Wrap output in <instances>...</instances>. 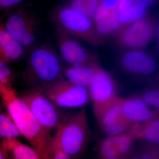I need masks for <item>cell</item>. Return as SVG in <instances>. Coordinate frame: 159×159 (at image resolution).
I'll return each instance as SVG.
<instances>
[{"label":"cell","instance_id":"1","mask_svg":"<svg viewBox=\"0 0 159 159\" xmlns=\"http://www.w3.org/2000/svg\"><path fill=\"white\" fill-rule=\"evenodd\" d=\"M2 102L22 135L38 154L40 159H51L54 135L43 127L11 86L0 84Z\"/></svg>","mask_w":159,"mask_h":159},{"label":"cell","instance_id":"2","mask_svg":"<svg viewBox=\"0 0 159 159\" xmlns=\"http://www.w3.org/2000/svg\"><path fill=\"white\" fill-rule=\"evenodd\" d=\"M61 60L51 47L42 45L31 49L23 81L27 89L43 93L54 83L63 77Z\"/></svg>","mask_w":159,"mask_h":159},{"label":"cell","instance_id":"3","mask_svg":"<svg viewBox=\"0 0 159 159\" xmlns=\"http://www.w3.org/2000/svg\"><path fill=\"white\" fill-rule=\"evenodd\" d=\"M51 20L55 29L71 37L82 40L94 47L102 46L104 43L103 39L97 33L93 20L66 4L54 9Z\"/></svg>","mask_w":159,"mask_h":159},{"label":"cell","instance_id":"4","mask_svg":"<svg viewBox=\"0 0 159 159\" xmlns=\"http://www.w3.org/2000/svg\"><path fill=\"white\" fill-rule=\"evenodd\" d=\"M61 144L71 159L77 158L84 154L89 139L87 114L85 107L69 115L55 133Z\"/></svg>","mask_w":159,"mask_h":159},{"label":"cell","instance_id":"5","mask_svg":"<svg viewBox=\"0 0 159 159\" xmlns=\"http://www.w3.org/2000/svg\"><path fill=\"white\" fill-rule=\"evenodd\" d=\"M20 97L41 125L51 134L54 132L55 134L69 116L43 93L38 91L26 89Z\"/></svg>","mask_w":159,"mask_h":159},{"label":"cell","instance_id":"6","mask_svg":"<svg viewBox=\"0 0 159 159\" xmlns=\"http://www.w3.org/2000/svg\"><path fill=\"white\" fill-rule=\"evenodd\" d=\"M118 64L125 74L150 85L159 83L157 60L152 54L143 50L123 51L119 56Z\"/></svg>","mask_w":159,"mask_h":159},{"label":"cell","instance_id":"7","mask_svg":"<svg viewBox=\"0 0 159 159\" xmlns=\"http://www.w3.org/2000/svg\"><path fill=\"white\" fill-rule=\"evenodd\" d=\"M156 18L147 16L122 26L116 34V43L124 50H143L155 39Z\"/></svg>","mask_w":159,"mask_h":159},{"label":"cell","instance_id":"8","mask_svg":"<svg viewBox=\"0 0 159 159\" xmlns=\"http://www.w3.org/2000/svg\"><path fill=\"white\" fill-rule=\"evenodd\" d=\"M43 93L61 109L85 107L90 101L88 89L72 83L64 77Z\"/></svg>","mask_w":159,"mask_h":159},{"label":"cell","instance_id":"9","mask_svg":"<svg viewBox=\"0 0 159 159\" xmlns=\"http://www.w3.org/2000/svg\"><path fill=\"white\" fill-rule=\"evenodd\" d=\"M88 90L96 120L119 97L115 80L101 66L97 70Z\"/></svg>","mask_w":159,"mask_h":159},{"label":"cell","instance_id":"10","mask_svg":"<svg viewBox=\"0 0 159 159\" xmlns=\"http://www.w3.org/2000/svg\"><path fill=\"white\" fill-rule=\"evenodd\" d=\"M4 24L8 32L26 49L34 48L38 22L33 14L21 8L10 15Z\"/></svg>","mask_w":159,"mask_h":159},{"label":"cell","instance_id":"11","mask_svg":"<svg viewBox=\"0 0 159 159\" xmlns=\"http://www.w3.org/2000/svg\"><path fill=\"white\" fill-rule=\"evenodd\" d=\"M56 30L61 56L69 66L76 67L98 62L97 57L89 53L77 41L63 31Z\"/></svg>","mask_w":159,"mask_h":159},{"label":"cell","instance_id":"12","mask_svg":"<svg viewBox=\"0 0 159 159\" xmlns=\"http://www.w3.org/2000/svg\"><path fill=\"white\" fill-rule=\"evenodd\" d=\"M139 94L122 98L123 117L133 123H145L158 113L157 110L152 109Z\"/></svg>","mask_w":159,"mask_h":159},{"label":"cell","instance_id":"13","mask_svg":"<svg viewBox=\"0 0 159 159\" xmlns=\"http://www.w3.org/2000/svg\"><path fill=\"white\" fill-rule=\"evenodd\" d=\"M26 50L2 24L0 28V61L8 64L17 62L25 57Z\"/></svg>","mask_w":159,"mask_h":159},{"label":"cell","instance_id":"14","mask_svg":"<svg viewBox=\"0 0 159 159\" xmlns=\"http://www.w3.org/2000/svg\"><path fill=\"white\" fill-rule=\"evenodd\" d=\"M40 159L32 147L23 144L16 139H3L0 144V159Z\"/></svg>","mask_w":159,"mask_h":159},{"label":"cell","instance_id":"15","mask_svg":"<svg viewBox=\"0 0 159 159\" xmlns=\"http://www.w3.org/2000/svg\"><path fill=\"white\" fill-rule=\"evenodd\" d=\"M100 67L98 62L76 67L69 66L64 68L63 74L64 77L72 83L88 89Z\"/></svg>","mask_w":159,"mask_h":159},{"label":"cell","instance_id":"16","mask_svg":"<svg viewBox=\"0 0 159 159\" xmlns=\"http://www.w3.org/2000/svg\"><path fill=\"white\" fill-rule=\"evenodd\" d=\"M95 25L97 33L102 39L116 34L123 26L117 10L111 11L107 17L95 23Z\"/></svg>","mask_w":159,"mask_h":159},{"label":"cell","instance_id":"17","mask_svg":"<svg viewBox=\"0 0 159 159\" xmlns=\"http://www.w3.org/2000/svg\"><path fill=\"white\" fill-rule=\"evenodd\" d=\"M122 101V97H118L103 111L101 116L97 119V124L100 130L123 117Z\"/></svg>","mask_w":159,"mask_h":159},{"label":"cell","instance_id":"18","mask_svg":"<svg viewBox=\"0 0 159 159\" xmlns=\"http://www.w3.org/2000/svg\"><path fill=\"white\" fill-rule=\"evenodd\" d=\"M97 157L100 159H121L115 137H105L99 140L96 146Z\"/></svg>","mask_w":159,"mask_h":159},{"label":"cell","instance_id":"19","mask_svg":"<svg viewBox=\"0 0 159 159\" xmlns=\"http://www.w3.org/2000/svg\"><path fill=\"white\" fill-rule=\"evenodd\" d=\"M101 0H68L67 6L93 20Z\"/></svg>","mask_w":159,"mask_h":159},{"label":"cell","instance_id":"20","mask_svg":"<svg viewBox=\"0 0 159 159\" xmlns=\"http://www.w3.org/2000/svg\"><path fill=\"white\" fill-rule=\"evenodd\" d=\"M22 135L20 132L8 112L0 115V137L1 139H16Z\"/></svg>","mask_w":159,"mask_h":159},{"label":"cell","instance_id":"21","mask_svg":"<svg viewBox=\"0 0 159 159\" xmlns=\"http://www.w3.org/2000/svg\"><path fill=\"white\" fill-rule=\"evenodd\" d=\"M116 145L122 159H131L135 148L134 142L136 140L130 134L127 133L116 136Z\"/></svg>","mask_w":159,"mask_h":159},{"label":"cell","instance_id":"22","mask_svg":"<svg viewBox=\"0 0 159 159\" xmlns=\"http://www.w3.org/2000/svg\"><path fill=\"white\" fill-rule=\"evenodd\" d=\"M146 142L159 144V112L148 122L143 123L141 139Z\"/></svg>","mask_w":159,"mask_h":159},{"label":"cell","instance_id":"23","mask_svg":"<svg viewBox=\"0 0 159 159\" xmlns=\"http://www.w3.org/2000/svg\"><path fill=\"white\" fill-rule=\"evenodd\" d=\"M119 13L120 21L123 26L147 16L148 9L134 4L128 9Z\"/></svg>","mask_w":159,"mask_h":159},{"label":"cell","instance_id":"24","mask_svg":"<svg viewBox=\"0 0 159 159\" xmlns=\"http://www.w3.org/2000/svg\"><path fill=\"white\" fill-rule=\"evenodd\" d=\"M133 124L123 117L101 130L105 137L117 136L128 133Z\"/></svg>","mask_w":159,"mask_h":159},{"label":"cell","instance_id":"25","mask_svg":"<svg viewBox=\"0 0 159 159\" xmlns=\"http://www.w3.org/2000/svg\"><path fill=\"white\" fill-rule=\"evenodd\" d=\"M131 159H159V144L145 141L138 150L135 149Z\"/></svg>","mask_w":159,"mask_h":159},{"label":"cell","instance_id":"26","mask_svg":"<svg viewBox=\"0 0 159 159\" xmlns=\"http://www.w3.org/2000/svg\"><path fill=\"white\" fill-rule=\"evenodd\" d=\"M138 94L148 105L159 111V83L150 85Z\"/></svg>","mask_w":159,"mask_h":159},{"label":"cell","instance_id":"27","mask_svg":"<svg viewBox=\"0 0 159 159\" xmlns=\"http://www.w3.org/2000/svg\"><path fill=\"white\" fill-rule=\"evenodd\" d=\"M70 159V156L63 148L58 136L54 134L51 145V159Z\"/></svg>","mask_w":159,"mask_h":159},{"label":"cell","instance_id":"28","mask_svg":"<svg viewBox=\"0 0 159 159\" xmlns=\"http://www.w3.org/2000/svg\"><path fill=\"white\" fill-rule=\"evenodd\" d=\"M8 63L0 61V84L12 86L14 75Z\"/></svg>","mask_w":159,"mask_h":159},{"label":"cell","instance_id":"29","mask_svg":"<svg viewBox=\"0 0 159 159\" xmlns=\"http://www.w3.org/2000/svg\"><path fill=\"white\" fill-rule=\"evenodd\" d=\"M25 0H0L1 11H9L17 6Z\"/></svg>","mask_w":159,"mask_h":159},{"label":"cell","instance_id":"30","mask_svg":"<svg viewBox=\"0 0 159 159\" xmlns=\"http://www.w3.org/2000/svg\"><path fill=\"white\" fill-rule=\"evenodd\" d=\"M111 12V11H109L107 9H105L102 5H99L96 13L94 15L93 18V20L94 24L107 17L110 14Z\"/></svg>","mask_w":159,"mask_h":159},{"label":"cell","instance_id":"31","mask_svg":"<svg viewBox=\"0 0 159 159\" xmlns=\"http://www.w3.org/2000/svg\"><path fill=\"white\" fill-rule=\"evenodd\" d=\"M100 5L110 11L117 10L118 0H101Z\"/></svg>","mask_w":159,"mask_h":159},{"label":"cell","instance_id":"32","mask_svg":"<svg viewBox=\"0 0 159 159\" xmlns=\"http://www.w3.org/2000/svg\"><path fill=\"white\" fill-rule=\"evenodd\" d=\"M159 2V0H134V4L148 9Z\"/></svg>","mask_w":159,"mask_h":159},{"label":"cell","instance_id":"33","mask_svg":"<svg viewBox=\"0 0 159 159\" xmlns=\"http://www.w3.org/2000/svg\"><path fill=\"white\" fill-rule=\"evenodd\" d=\"M134 5V0H118L117 11L120 13Z\"/></svg>","mask_w":159,"mask_h":159},{"label":"cell","instance_id":"34","mask_svg":"<svg viewBox=\"0 0 159 159\" xmlns=\"http://www.w3.org/2000/svg\"><path fill=\"white\" fill-rule=\"evenodd\" d=\"M155 39L157 40V48L159 49V16L156 18V31Z\"/></svg>","mask_w":159,"mask_h":159}]
</instances>
